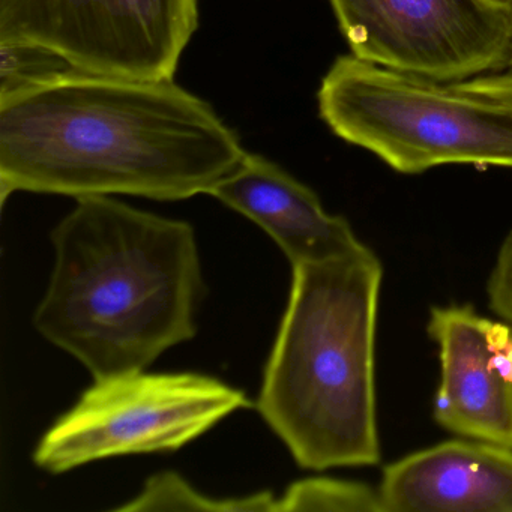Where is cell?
Returning a JSON list of instances; mask_svg holds the SVG:
<instances>
[{
	"label": "cell",
	"instance_id": "6da1fadb",
	"mask_svg": "<svg viewBox=\"0 0 512 512\" xmlns=\"http://www.w3.org/2000/svg\"><path fill=\"white\" fill-rule=\"evenodd\" d=\"M247 151L173 80L77 71L0 101V196L17 191L175 202L211 194Z\"/></svg>",
	"mask_w": 512,
	"mask_h": 512
},
{
	"label": "cell",
	"instance_id": "7a4b0ae2",
	"mask_svg": "<svg viewBox=\"0 0 512 512\" xmlns=\"http://www.w3.org/2000/svg\"><path fill=\"white\" fill-rule=\"evenodd\" d=\"M52 244L55 268L34 326L94 380L146 370L196 335L205 281L190 224L80 197Z\"/></svg>",
	"mask_w": 512,
	"mask_h": 512
},
{
	"label": "cell",
	"instance_id": "3957f363",
	"mask_svg": "<svg viewBox=\"0 0 512 512\" xmlns=\"http://www.w3.org/2000/svg\"><path fill=\"white\" fill-rule=\"evenodd\" d=\"M292 271L257 410L302 469L376 466L382 457L374 382L382 262L364 244Z\"/></svg>",
	"mask_w": 512,
	"mask_h": 512
},
{
	"label": "cell",
	"instance_id": "277c9868",
	"mask_svg": "<svg viewBox=\"0 0 512 512\" xmlns=\"http://www.w3.org/2000/svg\"><path fill=\"white\" fill-rule=\"evenodd\" d=\"M317 103L335 136L397 173L512 169V70L439 82L344 55L323 77Z\"/></svg>",
	"mask_w": 512,
	"mask_h": 512
},
{
	"label": "cell",
	"instance_id": "5b68a950",
	"mask_svg": "<svg viewBox=\"0 0 512 512\" xmlns=\"http://www.w3.org/2000/svg\"><path fill=\"white\" fill-rule=\"evenodd\" d=\"M248 406L244 392L206 374L140 370L98 379L41 437L34 461L64 473L103 458L178 451Z\"/></svg>",
	"mask_w": 512,
	"mask_h": 512
},
{
	"label": "cell",
	"instance_id": "8992f818",
	"mask_svg": "<svg viewBox=\"0 0 512 512\" xmlns=\"http://www.w3.org/2000/svg\"><path fill=\"white\" fill-rule=\"evenodd\" d=\"M199 0H0V41L61 53L82 73L173 80Z\"/></svg>",
	"mask_w": 512,
	"mask_h": 512
},
{
	"label": "cell",
	"instance_id": "52a82bcc",
	"mask_svg": "<svg viewBox=\"0 0 512 512\" xmlns=\"http://www.w3.org/2000/svg\"><path fill=\"white\" fill-rule=\"evenodd\" d=\"M352 55L449 82L512 65V13L482 0H329Z\"/></svg>",
	"mask_w": 512,
	"mask_h": 512
},
{
	"label": "cell",
	"instance_id": "ba28073f",
	"mask_svg": "<svg viewBox=\"0 0 512 512\" xmlns=\"http://www.w3.org/2000/svg\"><path fill=\"white\" fill-rule=\"evenodd\" d=\"M488 326L490 319L470 305L431 308L427 332L440 359L433 416L458 436L512 448V382Z\"/></svg>",
	"mask_w": 512,
	"mask_h": 512
},
{
	"label": "cell",
	"instance_id": "9c48e42d",
	"mask_svg": "<svg viewBox=\"0 0 512 512\" xmlns=\"http://www.w3.org/2000/svg\"><path fill=\"white\" fill-rule=\"evenodd\" d=\"M383 512H512V448L448 440L383 469Z\"/></svg>",
	"mask_w": 512,
	"mask_h": 512
},
{
	"label": "cell",
	"instance_id": "30bf717a",
	"mask_svg": "<svg viewBox=\"0 0 512 512\" xmlns=\"http://www.w3.org/2000/svg\"><path fill=\"white\" fill-rule=\"evenodd\" d=\"M209 196L265 230L292 266L343 256L364 245L346 218L329 214L310 187L263 155L247 152Z\"/></svg>",
	"mask_w": 512,
	"mask_h": 512
},
{
	"label": "cell",
	"instance_id": "8fae6325",
	"mask_svg": "<svg viewBox=\"0 0 512 512\" xmlns=\"http://www.w3.org/2000/svg\"><path fill=\"white\" fill-rule=\"evenodd\" d=\"M278 497L260 491L238 499H214L191 487L175 472H161L146 481L134 499L116 508L122 512L143 511H277Z\"/></svg>",
	"mask_w": 512,
	"mask_h": 512
},
{
	"label": "cell",
	"instance_id": "7c38bea8",
	"mask_svg": "<svg viewBox=\"0 0 512 512\" xmlns=\"http://www.w3.org/2000/svg\"><path fill=\"white\" fill-rule=\"evenodd\" d=\"M277 511L383 512V508L379 487L314 476L289 485L278 497Z\"/></svg>",
	"mask_w": 512,
	"mask_h": 512
},
{
	"label": "cell",
	"instance_id": "4fadbf2b",
	"mask_svg": "<svg viewBox=\"0 0 512 512\" xmlns=\"http://www.w3.org/2000/svg\"><path fill=\"white\" fill-rule=\"evenodd\" d=\"M77 71L65 56L49 47L29 41H0V101Z\"/></svg>",
	"mask_w": 512,
	"mask_h": 512
},
{
	"label": "cell",
	"instance_id": "5bb4252c",
	"mask_svg": "<svg viewBox=\"0 0 512 512\" xmlns=\"http://www.w3.org/2000/svg\"><path fill=\"white\" fill-rule=\"evenodd\" d=\"M487 298L493 313L512 325V230L500 244L488 275Z\"/></svg>",
	"mask_w": 512,
	"mask_h": 512
},
{
	"label": "cell",
	"instance_id": "9a60e30c",
	"mask_svg": "<svg viewBox=\"0 0 512 512\" xmlns=\"http://www.w3.org/2000/svg\"><path fill=\"white\" fill-rule=\"evenodd\" d=\"M482 2L490 5V7L499 8V10L509 11V13H512V0H482Z\"/></svg>",
	"mask_w": 512,
	"mask_h": 512
}]
</instances>
